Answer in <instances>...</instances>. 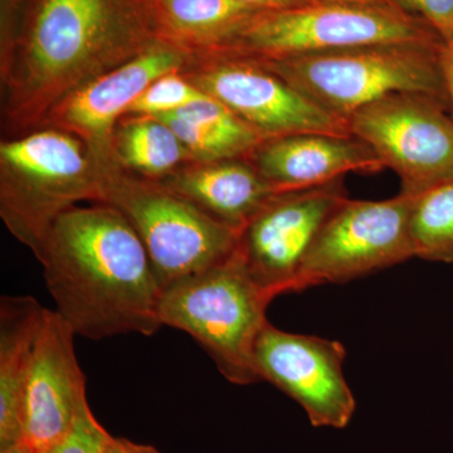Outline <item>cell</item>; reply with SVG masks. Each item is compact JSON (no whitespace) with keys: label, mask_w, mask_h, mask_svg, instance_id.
<instances>
[{"label":"cell","mask_w":453,"mask_h":453,"mask_svg":"<svg viewBox=\"0 0 453 453\" xmlns=\"http://www.w3.org/2000/svg\"><path fill=\"white\" fill-rule=\"evenodd\" d=\"M443 101L417 92L381 97L347 119L349 133L365 142L414 196L453 179V119Z\"/></svg>","instance_id":"ba28073f"},{"label":"cell","mask_w":453,"mask_h":453,"mask_svg":"<svg viewBox=\"0 0 453 453\" xmlns=\"http://www.w3.org/2000/svg\"><path fill=\"white\" fill-rule=\"evenodd\" d=\"M446 47L442 42L369 44L255 61L315 105L347 121L362 107L401 92L428 95L449 106Z\"/></svg>","instance_id":"277c9868"},{"label":"cell","mask_w":453,"mask_h":453,"mask_svg":"<svg viewBox=\"0 0 453 453\" xmlns=\"http://www.w3.org/2000/svg\"><path fill=\"white\" fill-rule=\"evenodd\" d=\"M162 184L238 234L277 195L247 157L198 163Z\"/></svg>","instance_id":"2e32d148"},{"label":"cell","mask_w":453,"mask_h":453,"mask_svg":"<svg viewBox=\"0 0 453 453\" xmlns=\"http://www.w3.org/2000/svg\"><path fill=\"white\" fill-rule=\"evenodd\" d=\"M413 198L345 199L316 235L297 280V291L342 283L414 257L411 234Z\"/></svg>","instance_id":"9c48e42d"},{"label":"cell","mask_w":453,"mask_h":453,"mask_svg":"<svg viewBox=\"0 0 453 453\" xmlns=\"http://www.w3.org/2000/svg\"><path fill=\"white\" fill-rule=\"evenodd\" d=\"M174 131L192 162L246 157L265 140L219 100L204 94L189 105L157 116Z\"/></svg>","instance_id":"d6986e66"},{"label":"cell","mask_w":453,"mask_h":453,"mask_svg":"<svg viewBox=\"0 0 453 453\" xmlns=\"http://www.w3.org/2000/svg\"><path fill=\"white\" fill-rule=\"evenodd\" d=\"M402 11L421 18L445 42L453 47V0H393Z\"/></svg>","instance_id":"cb8c5ba5"},{"label":"cell","mask_w":453,"mask_h":453,"mask_svg":"<svg viewBox=\"0 0 453 453\" xmlns=\"http://www.w3.org/2000/svg\"><path fill=\"white\" fill-rule=\"evenodd\" d=\"M113 157L116 164L154 179L169 177L181 163L192 160L174 131L150 116H133L116 127Z\"/></svg>","instance_id":"ffe728a7"},{"label":"cell","mask_w":453,"mask_h":453,"mask_svg":"<svg viewBox=\"0 0 453 453\" xmlns=\"http://www.w3.org/2000/svg\"><path fill=\"white\" fill-rule=\"evenodd\" d=\"M38 261L56 311L76 335L150 336L163 326V288L144 243L107 203L65 211L50 226Z\"/></svg>","instance_id":"7a4b0ae2"},{"label":"cell","mask_w":453,"mask_h":453,"mask_svg":"<svg viewBox=\"0 0 453 453\" xmlns=\"http://www.w3.org/2000/svg\"><path fill=\"white\" fill-rule=\"evenodd\" d=\"M98 453H162L157 447L133 442L127 438L115 437L107 432L101 441Z\"/></svg>","instance_id":"d4e9b609"},{"label":"cell","mask_w":453,"mask_h":453,"mask_svg":"<svg viewBox=\"0 0 453 453\" xmlns=\"http://www.w3.org/2000/svg\"><path fill=\"white\" fill-rule=\"evenodd\" d=\"M183 73L265 140L301 133L351 135L347 121L315 105L255 59L210 53L196 57Z\"/></svg>","instance_id":"30bf717a"},{"label":"cell","mask_w":453,"mask_h":453,"mask_svg":"<svg viewBox=\"0 0 453 453\" xmlns=\"http://www.w3.org/2000/svg\"><path fill=\"white\" fill-rule=\"evenodd\" d=\"M0 453H33L26 442L16 443L7 447H2Z\"/></svg>","instance_id":"f1b7e54d"},{"label":"cell","mask_w":453,"mask_h":453,"mask_svg":"<svg viewBox=\"0 0 453 453\" xmlns=\"http://www.w3.org/2000/svg\"><path fill=\"white\" fill-rule=\"evenodd\" d=\"M74 336L56 310L46 309L26 389L25 442L33 453H46L58 445L88 401Z\"/></svg>","instance_id":"5bb4252c"},{"label":"cell","mask_w":453,"mask_h":453,"mask_svg":"<svg viewBox=\"0 0 453 453\" xmlns=\"http://www.w3.org/2000/svg\"><path fill=\"white\" fill-rule=\"evenodd\" d=\"M308 2L334 3V4L375 5V7H396L393 0H308Z\"/></svg>","instance_id":"4316f807"},{"label":"cell","mask_w":453,"mask_h":453,"mask_svg":"<svg viewBox=\"0 0 453 453\" xmlns=\"http://www.w3.org/2000/svg\"><path fill=\"white\" fill-rule=\"evenodd\" d=\"M44 315L35 297L0 300V449L25 442L27 383Z\"/></svg>","instance_id":"e0dca14e"},{"label":"cell","mask_w":453,"mask_h":453,"mask_svg":"<svg viewBox=\"0 0 453 453\" xmlns=\"http://www.w3.org/2000/svg\"><path fill=\"white\" fill-rule=\"evenodd\" d=\"M436 42L445 43L425 20L401 8L311 3L258 13L211 53L281 59L369 44Z\"/></svg>","instance_id":"8992f818"},{"label":"cell","mask_w":453,"mask_h":453,"mask_svg":"<svg viewBox=\"0 0 453 453\" xmlns=\"http://www.w3.org/2000/svg\"><path fill=\"white\" fill-rule=\"evenodd\" d=\"M103 203L118 208L138 232L163 291L237 250V231L162 183L127 177L115 168L107 178Z\"/></svg>","instance_id":"52a82bcc"},{"label":"cell","mask_w":453,"mask_h":453,"mask_svg":"<svg viewBox=\"0 0 453 453\" xmlns=\"http://www.w3.org/2000/svg\"><path fill=\"white\" fill-rule=\"evenodd\" d=\"M195 61L193 53L172 42H155L144 52L68 95L53 107L42 127L73 134L101 163L116 166V122L127 115L131 105L155 80L169 73H184Z\"/></svg>","instance_id":"4fadbf2b"},{"label":"cell","mask_w":453,"mask_h":453,"mask_svg":"<svg viewBox=\"0 0 453 453\" xmlns=\"http://www.w3.org/2000/svg\"><path fill=\"white\" fill-rule=\"evenodd\" d=\"M443 61H445L447 88H449V107H451L453 119V47H446Z\"/></svg>","instance_id":"83f0119b"},{"label":"cell","mask_w":453,"mask_h":453,"mask_svg":"<svg viewBox=\"0 0 453 453\" xmlns=\"http://www.w3.org/2000/svg\"><path fill=\"white\" fill-rule=\"evenodd\" d=\"M157 32L196 57L225 46L262 12L234 0H149Z\"/></svg>","instance_id":"ac0fdd59"},{"label":"cell","mask_w":453,"mask_h":453,"mask_svg":"<svg viewBox=\"0 0 453 453\" xmlns=\"http://www.w3.org/2000/svg\"><path fill=\"white\" fill-rule=\"evenodd\" d=\"M113 166L81 139L57 127L0 145V214L35 257L50 226L80 202L103 203Z\"/></svg>","instance_id":"3957f363"},{"label":"cell","mask_w":453,"mask_h":453,"mask_svg":"<svg viewBox=\"0 0 453 453\" xmlns=\"http://www.w3.org/2000/svg\"><path fill=\"white\" fill-rule=\"evenodd\" d=\"M345 349L339 342L277 329L262 330L255 351L261 380L294 399L314 427H347L356 398L345 380Z\"/></svg>","instance_id":"7c38bea8"},{"label":"cell","mask_w":453,"mask_h":453,"mask_svg":"<svg viewBox=\"0 0 453 453\" xmlns=\"http://www.w3.org/2000/svg\"><path fill=\"white\" fill-rule=\"evenodd\" d=\"M149 0H28L3 37V119L42 127L77 88L160 41Z\"/></svg>","instance_id":"6da1fadb"},{"label":"cell","mask_w":453,"mask_h":453,"mask_svg":"<svg viewBox=\"0 0 453 453\" xmlns=\"http://www.w3.org/2000/svg\"><path fill=\"white\" fill-rule=\"evenodd\" d=\"M348 198L344 178L309 189L277 193L238 237L237 252L268 296L297 291L301 268L316 235Z\"/></svg>","instance_id":"8fae6325"},{"label":"cell","mask_w":453,"mask_h":453,"mask_svg":"<svg viewBox=\"0 0 453 453\" xmlns=\"http://www.w3.org/2000/svg\"><path fill=\"white\" fill-rule=\"evenodd\" d=\"M258 12H277L311 4L308 0H234Z\"/></svg>","instance_id":"484cf974"},{"label":"cell","mask_w":453,"mask_h":453,"mask_svg":"<svg viewBox=\"0 0 453 453\" xmlns=\"http://www.w3.org/2000/svg\"><path fill=\"white\" fill-rule=\"evenodd\" d=\"M276 193L320 187L348 173H377L380 157L353 135L301 133L262 140L247 155Z\"/></svg>","instance_id":"9a60e30c"},{"label":"cell","mask_w":453,"mask_h":453,"mask_svg":"<svg viewBox=\"0 0 453 453\" xmlns=\"http://www.w3.org/2000/svg\"><path fill=\"white\" fill-rule=\"evenodd\" d=\"M204 95L183 73H169L155 80L131 105L127 115H168L189 105Z\"/></svg>","instance_id":"7402d4cb"},{"label":"cell","mask_w":453,"mask_h":453,"mask_svg":"<svg viewBox=\"0 0 453 453\" xmlns=\"http://www.w3.org/2000/svg\"><path fill=\"white\" fill-rule=\"evenodd\" d=\"M411 234L414 257L453 264V179L414 196Z\"/></svg>","instance_id":"44dd1931"},{"label":"cell","mask_w":453,"mask_h":453,"mask_svg":"<svg viewBox=\"0 0 453 453\" xmlns=\"http://www.w3.org/2000/svg\"><path fill=\"white\" fill-rule=\"evenodd\" d=\"M106 434V429L92 413L88 401H85L67 436L46 453H98Z\"/></svg>","instance_id":"603a6c76"},{"label":"cell","mask_w":453,"mask_h":453,"mask_svg":"<svg viewBox=\"0 0 453 453\" xmlns=\"http://www.w3.org/2000/svg\"><path fill=\"white\" fill-rule=\"evenodd\" d=\"M273 300L235 250L219 265L168 286L159 316L163 326L189 334L229 383L249 386L262 381L255 351Z\"/></svg>","instance_id":"5b68a950"}]
</instances>
